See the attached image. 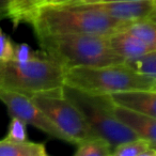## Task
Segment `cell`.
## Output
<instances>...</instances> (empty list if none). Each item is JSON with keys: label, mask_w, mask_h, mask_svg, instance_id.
<instances>
[{"label": "cell", "mask_w": 156, "mask_h": 156, "mask_svg": "<svg viewBox=\"0 0 156 156\" xmlns=\"http://www.w3.org/2000/svg\"><path fill=\"white\" fill-rule=\"evenodd\" d=\"M101 1H106V0H81L79 2H83V3H95V2H101ZM78 3V2H76ZM73 5V3H72Z\"/></svg>", "instance_id": "23"}, {"label": "cell", "mask_w": 156, "mask_h": 156, "mask_svg": "<svg viewBox=\"0 0 156 156\" xmlns=\"http://www.w3.org/2000/svg\"><path fill=\"white\" fill-rule=\"evenodd\" d=\"M79 1H81V0H69L66 3H64V5H72V3H76V2H79Z\"/></svg>", "instance_id": "24"}, {"label": "cell", "mask_w": 156, "mask_h": 156, "mask_svg": "<svg viewBox=\"0 0 156 156\" xmlns=\"http://www.w3.org/2000/svg\"><path fill=\"white\" fill-rule=\"evenodd\" d=\"M0 101L5 105L11 117L18 118L27 125L37 127L58 140L69 142V138L48 119L31 98L0 88Z\"/></svg>", "instance_id": "7"}, {"label": "cell", "mask_w": 156, "mask_h": 156, "mask_svg": "<svg viewBox=\"0 0 156 156\" xmlns=\"http://www.w3.org/2000/svg\"><path fill=\"white\" fill-rule=\"evenodd\" d=\"M147 18L153 20V22H156V0L153 2V8H152V11Z\"/></svg>", "instance_id": "22"}, {"label": "cell", "mask_w": 156, "mask_h": 156, "mask_svg": "<svg viewBox=\"0 0 156 156\" xmlns=\"http://www.w3.org/2000/svg\"><path fill=\"white\" fill-rule=\"evenodd\" d=\"M65 69L43 50L27 61L0 60V88L32 98L64 85Z\"/></svg>", "instance_id": "3"}, {"label": "cell", "mask_w": 156, "mask_h": 156, "mask_svg": "<svg viewBox=\"0 0 156 156\" xmlns=\"http://www.w3.org/2000/svg\"><path fill=\"white\" fill-rule=\"evenodd\" d=\"M154 1H128V0H108L90 3L100 11L115 20L125 23L147 18L152 11Z\"/></svg>", "instance_id": "8"}, {"label": "cell", "mask_w": 156, "mask_h": 156, "mask_svg": "<svg viewBox=\"0 0 156 156\" xmlns=\"http://www.w3.org/2000/svg\"><path fill=\"white\" fill-rule=\"evenodd\" d=\"M37 37L62 34L109 35L128 23L110 17L90 3L43 5L29 20Z\"/></svg>", "instance_id": "1"}, {"label": "cell", "mask_w": 156, "mask_h": 156, "mask_svg": "<svg viewBox=\"0 0 156 156\" xmlns=\"http://www.w3.org/2000/svg\"><path fill=\"white\" fill-rule=\"evenodd\" d=\"M0 156H47L45 144L32 141L0 140Z\"/></svg>", "instance_id": "12"}, {"label": "cell", "mask_w": 156, "mask_h": 156, "mask_svg": "<svg viewBox=\"0 0 156 156\" xmlns=\"http://www.w3.org/2000/svg\"><path fill=\"white\" fill-rule=\"evenodd\" d=\"M11 123L9 125V130H8V135L5 138L11 139V140L16 141H25L28 140L27 138V133H26V126L27 124L24 121H22L18 118L11 117Z\"/></svg>", "instance_id": "18"}, {"label": "cell", "mask_w": 156, "mask_h": 156, "mask_svg": "<svg viewBox=\"0 0 156 156\" xmlns=\"http://www.w3.org/2000/svg\"><path fill=\"white\" fill-rule=\"evenodd\" d=\"M113 111L122 123L129 127L139 138L150 141L156 149V118L115 104L113 105Z\"/></svg>", "instance_id": "9"}, {"label": "cell", "mask_w": 156, "mask_h": 156, "mask_svg": "<svg viewBox=\"0 0 156 156\" xmlns=\"http://www.w3.org/2000/svg\"><path fill=\"white\" fill-rule=\"evenodd\" d=\"M123 29L133 33L156 49V22H153L149 18H143L128 23Z\"/></svg>", "instance_id": "14"}, {"label": "cell", "mask_w": 156, "mask_h": 156, "mask_svg": "<svg viewBox=\"0 0 156 156\" xmlns=\"http://www.w3.org/2000/svg\"><path fill=\"white\" fill-rule=\"evenodd\" d=\"M62 90L65 96L80 110L93 132L106 139L112 147L139 138L117 118L113 111L115 104L109 95L89 93L67 85H63Z\"/></svg>", "instance_id": "5"}, {"label": "cell", "mask_w": 156, "mask_h": 156, "mask_svg": "<svg viewBox=\"0 0 156 156\" xmlns=\"http://www.w3.org/2000/svg\"><path fill=\"white\" fill-rule=\"evenodd\" d=\"M37 51L31 49V47L27 44H15L14 47V58L12 60L16 61H27L32 58Z\"/></svg>", "instance_id": "20"}, {"label": "cell", "mask_w": 156, "mask_h": 156, "mask_svg": "<svg viewBox=\"0 0 156 156\" xmlns=\"http://www.w3.org/2000/svg\"><path fill=\"white\" fill-rule=\"evenodd\" d=\"M108 1V0H106ZM128 1H155V0H128Z\"/></svg>", "instance_id": "25"}, {"label": "cell", "mask_w": 156, "mask_h": 156, "mask_svg": "<svg viewBox=\"0 0 156 156\" xmlns=\"http://www.w3.org/2000/svg\"><path fill=\"white\" fill-rule=\"evenodd\" d=\"M64 85L89 93L111 95L119 92L156 88V78L136 71L126 62L96 67L66 69Z\"/></svg>", "instance_id": "4"}, {"label": "cell", "mask_w": 156, "mask_h": 156, "mask_svg": "<svg viewBox=\"0 0 156 156\" xmlns=\"http://www.w3.org/2000/svg\"><path fill=\"white\" fill-rule=\"evenodd\" d=\"M112 145L102 137L88 139L77 144L75 156H111Z\"/></svg>", "instance_id": "15"}, {"label": "cell", "mask_w": 156, "mask_h": 156, "mask_svg": "<svg viewBox=\"0 0 156 156\" xmlns=\"http://www.w3.org/2000/svg\"><path fill=\"white\" fill-rule=\"evenodd\" d=\"M14 47L15 43L0 27V60H12L14 58Z\"/></svg>", "instance_id": "19"}, {"label": "cell", "mask_w": 156, "mask_h": 156, "mask_svg": "<svg viewBox=\"0 0 156 156\" xmlns=\"http://www.w3.org/2000/svg\"><path fill=\"white\" fill-rule=\"evenodd\" d=\"M108 40L113 51L125 61L140 58L153 50H156L147 43L124 29L109 34Z\"/></svg>", "instance_id": "11"}, {"label": "cell", "mask_w": 156, "mask_h": 156, "mask_svg": "<svg viewBox=\"0 0 156 156\" xmlns=\"http://www.w3.org/2000/svg\"><path fill=\"white\" fill-rule=\"evenodd\" d=\"M125 62L136 71L156 78V50H153L140 58L128 60Z\"/></svg>", "instance_id": "17"}, {"label": "cell", "mask_w": 156, "mask_h": 156, "mask_svg": "<svg viewBox=\"0 0 156 156\" xmlns=\"http://www.w3.org/2000/svg\"><path fill=\"white\" fill-rule=\"evenodd\" d=\"M41 49L66 69L125 62L109 44L108 35L62 34L40 37Z\"/></svg>", "instance_id": "2"}, {"label": "cell", "mask_w": 156, "mask_h": 156, "mask_svg": "<svg viewBox=\"0 0 156 156\" xmlns=\"http://www.w3.org/2000/svg\"><path fill=\"white\" fill-rule=\"evenodd\" d=\"M47 118L77 145L81 141L100 137L93 132L80 110L63 93L62 87L42 91L31 98Z\"/></svg>", "instance_id": "6"}, {"label": "cell", "mask_w": 156, "mask_h": 156, "mask_svg": "<svg viewBox=\"0 0 156 156\" xmlns=\"http://www.w3.org/2000/svg\"><path fill=\"white\" fill-rule=\"evenodd\" d=\"M112 156H156V149L150 141L137 138L115 147Z\"/></svg>", "instance_id": "13"}, {"label": "cell", "mask_w": 156, "mask_h": 156, "mask_svg": "<svg viewBox=\"0 0 156 156\" xmlns=\"http://www.w3.org/2000/svg\"><path fill=\"white\" fill-rule=\"evenodd\" d=\"M109 96L115 105L156 118V88L119 92Z\"/></svg>", "instance_id": "10"}, {"label": "cell", "mask_w": 156, "mask_h": 156, "mask_svg": "<svg viewBox=\"0 0 156 156\" xmlns=\"http://www.w3.org/2000/svg\"><path fill=\"white\" fill-rule=\"evenodd\" d=\"M43 0H13L12 2L11 18L14 24L29 22L33 12L42 5Z\"/></svg>", "instance_id": "16"}, {"label": "cell", "mask_w": 156, "mask_h": 156, "mask_svg": "<svg viewBox=\"0 0 156 156\" xmlns=\"http://www.w3.org/2000/svg\"><path fill=\"white\" fill-rule=\"evenodd\" d=\"M13 0H0V22L11 16Z\"/></svg>", "instance_id": "21"}]
</instances>
